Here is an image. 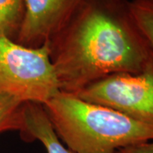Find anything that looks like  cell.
I'll return each mask as SVG.
<instances>
[{
  "label": "cell",
  "instance_id": "1",
  "mask_svg": "<svg viewBox=\"0 0 153 153\" xmlns=\"http://www.w3.org/2000/svg\"><path fill=\"white\" fill-rule=\"evenodd\" d=\"M49 49L60 91L72 94L111 74L140 72L153 52L128 0H83Z\"/></svg>",
  "mask_w": 153,
  "mask_h": 153
},
{
  "label": "cell",
  "instance_id": "2",
  "mask_svg": "<svg viewBox=\"0 0 153 153\" xmlns=\"http://www.w3.org/2000/svg\"><path fill=\"white\" fill-rule=\"evenodd\" d=\"M55 134L74 153H116L153 141V125L75 94L61 92L43 105Z\"/></svg>",
  "mask_w": 153,
  "mask_h": 153
},
{
  "label": "cell",
  "instance_id": "3",
  "mask_svg": "<svg viewBox=\"0 0 153 153\" xmlns=\"http://www.w3.org/2000/svg\"><path fill=\"white\" fill-rule=\"evenodd\" d=\"M0 91L42 105L60 93L49 44L34 49L0 38Z\"/></svg>",
  "mask_w": 153,
  "mask_h": 153
},
{
  "label": "cell",
  "instance_id": "4",
  "mask_svg": "<svg viewBox=\"0 0 153 153\" xmlns=\"http://www.w3.org/2000/svg\"><path fill=\"white\" fill-rule=\"evenodd\" d=\"M75 95L153 125V52L140 72L111 74Z\"/></svg>",
  "mask_w": 153,
  "mask_h": 153
},
{
  "label": "cell",
  "instance_id": "5",
  "mask_svg": "<svg viewBox=\"0 0 153 153\" xmlns=\"http://www.w3.org/2000/svg\"><path fill=\"white\" fill-rule=\"evenodd\" d=\"M83 0H24V15L16 42L39 48L66 27Z\"/></svg>",
  "mask_w": 153,
  "mask_h": 153
},
{
  "label": "cell",
  "instance_id": "6",
  "mask_svg": "<svg viewBox=\"0 0 153 153\" xmlns=\"http://www.w3.org/2000/svg\"><path fill=\"white\" fill-rule=\"evenodd\" d=\"M23 119L24 127L20 133L23 140L27 142L38 140L44 146L47 153H74L63 146L42 105L25 103Z\"/></svg>",
  "mask_w": 153,
  "mask_h": 153
},
{
  "label": "cell",
  "instance_id": "7",
  "mask_svg": "<svg viewBox=\"0 0 153 153\" xmlns=\"http://www.w3.org/2000/svg\"><path fill=\"white\" fill-rule=\"evenodd\" d=\"M25 102L0 91V134L7 131L21 133L24 127Z\"/></svg>",
  "mask_w": 153,
  "mask_h": 153
},
{
  "label": "cell",
  "instance_id": "8",
  "mask_svg": "<svg viewBox=\"0 0 153 153\" xmlns=\"http://www.w3.org/2000/svg\"><path fill=\"white\" fill-rule=\"evenodd\" d=\"M24 15V0H0V38L16 41Z\"/></svg>",
  "mask_w": 153,
  "mask_h": 153
},
{
  "label": "cell",
  "instance_id": "9",
  "mask_svg": "<svg viewBox=\"0 0 153 153\" xmlns=\"http://www.w3.org/2000/svg\"><path fill=\"white\" fill-rule=\"evenodd\" d=\"M129 9L137 27L153 49V0H132Z\"/></svg>",
  "mask_w": 153,
  "mask_h": 153
},
{
  "label": "cell",
  "instance_id": "10",
  "mask_svg": "<svg viewBox=\"0 0 153 153\" xmlns=\"http://www.w3.org/2000/svg\"><path fill=\"white\" fill-rule=\"evenodd\" d=\"M116 153H153V141L123 148L117 151Z\"/></svg>",
  "mask_w": 153,
  "mask_h": 153
}]
</instances>
